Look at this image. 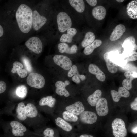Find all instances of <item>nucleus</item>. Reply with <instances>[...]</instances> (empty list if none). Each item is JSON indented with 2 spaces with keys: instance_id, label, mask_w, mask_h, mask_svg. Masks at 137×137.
<instances>
[{
  "instance_id": "6e6552de",
  "label": "nucleus",
  "mask_w": 137,
  "mask_h": 137,
  "mask_svg": "<svg viewBox=\"0 0 137 137\" xmlns=\"http://www.w3.org/2000/svg\"><path fill=\"white\" fill-rule=\"evenodd\" d=\"M96 109L98 115L100 116L107 115L109 112L108 102L105 98L101 97L96 105Z\"/></svg>"
},
{
  "instance_id": "7ed1b4c3",
  "label": "nucleus",
  "mask_w": 137,
  "mask_h": 137,
  "mask_svg": "<svg viewBox=\"0 0 137 137\" xmlns=\"http://www.w3.org/2000/svg\"><path fill=\"white\" fill-rule=\"evenodd\" d=\"M112 132L115 137H126L127 132L124 121L122 119L116 118L111 124Z\"/></svg>"
},
{
  "instance_id": "f03ea898",
  "label": "nucleus",
  "mask_w": 137,
  "mask_h": 137,
  "mask_svg": "<svg viewBox=\"0 0 137 137\" xmlns=\"http://www.w3.org/2000/svg\"><path fill=\"white\" fill-rule=\"evenodd\" d=\"M57 21L58 29L62 33L71 28L72 25L71 18L65 12H61L58 14L57 17Z\"/></svg>"
},
{
  "instance_id": "4c0bfd02",
  "label": "nucleus",
  "mask_w": 137,
  "mask_h": 137,
  "mask_svg": "<svg viewBox=\"0 0 137 137\" xmlns=\"http://www.w3.org/2000/svg\"><path fill=\"white\" fill-rule=\"evenodd\" d=\"M82 76V75L79 74L73 76L72 78V81L76 84H78L80 82V79Z\"/></svg>"
},
{
  "instance_id": "72a5a7b5",
  "label": "nucleus",
  "mask_w": 137,
  "mask_h": 137,
  "mask_svg": "<svg viewBox=\"0 0 137 137\" xmlns=\"http://www.w3.org/2000/svg\"><path fill=\"white\" fill-rule=\"evenodd\" d=\"M134 77L126 78L124 79L122 82V85L123 87L127 89L130 90L132 88V81L134 79Z\"/></svg>"
},
{
  "instance_id": "ea45409f",
  "label": "nucleus",
  "mask_w": 137,
  "mask_h": 137,
  "mask_svg": "<svg viewBox=\"0 0 137 137\" xmlns=\"http://www.w3.org/2000/svg\"><path fill=\"white\" fill-rule=\"evenodd\" d=\"M124 75L126 78L133 77L136 78L137 77L136 74L135 75L133 72L129 71L126 72L124 73Z\"/></svg>"
},
{
  "instance_id": "e433bc0d",
  "label": "nucleus",
  "mask_w": 137,
  "mask_h": 137,
  "mask_svg": "<svg viewBox=\"0 0 137 137\" xmlns=\"http://www.w3.org/2000/svg\"><path fill=\"white\" fill-rule=\"evenodd\" d=\"M43 134L45 136L49 137L53 136H54V132L52 129L48 128L44 131Z\"/></svg>"
},
{
  "instance_id": "c756f323",
  "label": "nucleus",
  "mask_w": 137,
  "mask_h": 137,
  "mask_svg": "<svg viewBox=\"0 0 137 137\" xmlns=\"http://www.w3.org/2000/svg\"><path fill=\"white\" fill-rule=\"evenodd\" d=\"M24 104L23 102L19 103L17 105L16 109L17 117L20 120L24 121L27 118L25 112Z\"/></svg>"
},
{
  "instance_id": "9d476101",
  "label": "nucleus",
  "mask_w": 137,
  "mask_h": 137,
  "mask_svg": "<svg viewBox=\"0 0 137 137\" xmlns=\"http://www.w3.org/2000/svg\"><path fill=\"white\" fill-rule=\"evenodd\" d=\"M12 128L13 135L16 137H22L24 135V132L27 131L26 128L21 123L15 121H12L10 123Z\"/></svg>"
},
{
  "instance_id": "412c9836",
  "label": "nucleus",
  "mask_w": 137,
  "mask_h": 137,
  "mask_svg": "<svg viewBox=\"0 0 137 137\" xmlns=\"http://www.w3.org/2000/svg\"><path fill=\"white\" fill-rule=\"evenodd\" d=\"M137 0L132 1L128 4L127 12L130 18L137 19Z\"/></svg>"
},
{
  "instance_id": "f257e3e1",
  "label": "nucleus",
  "mask_w": 137,
  "mask_h": 137,
  "mask_svg": "<svg viewBox=\"0 0 137 137\" xmlns=\"http://www.w3.org/2000/svg\"><path fill=\"white\" fill-rule=\"evenodd\" d=\"M33 12L31 8L27 5L22 4L17 10L16 16L19 27L22 32L27 33L32 27Z\"/></svg>"
},
{
  "instance_id": "58836bf2",
  "label": "nucleus",
  "mask_w": 137,
  "mask_h": 137,
  "mask_svg": "<svg viewBox=\"0 0 137 137\" xmlns=\"http://www.w3.org/2000/svg\"><path fill=\"white\" fill-rule=\"evenodd\" d=\"M7 88L5 83L3 81H0V94L4 92Z\"/></svg>"
},
{
  "instance_id": "f3484780",
  "label": "nucleus",
  "mask_w": 137,
  "mask_h": 137,
  "mask_svg": "<svg viewBox=\"0 0 137 137\" xmlns=\"http://www.w3.org/2000/svg\"><path fill=\"white\" fill-rule=\"evenodd\" d=\"M58 48L59 52L61 53H65L70 54L76 53L78 50L76 45H73L69 47L67 44L63 43H59L58 46Z\"/></svg>"
},
{
  "instance_id": "a211bd4d",
  "label": "nucleus",
  "mask_w": 137,
  "mask_h": 137,
  "mask_svg": "<svg viewBox=\"0 0 137 137\" xmlns=\"http://www.w3.org/2000/svg\"><path fill=\"white\" fill-rule=\"evenodd\" d=\"M23 67V65L21 63L15 61L13 63L11 72L13 73H16L20 78H24L27 76L28 73L26 70L22 69Z\"/></svg>"
},
{
  "instance_id": "2eb2a0df",
  "label": "nucleus",
  "mask_w": 137,
  "mask_h": 137,
  "mask_svg": "<svg viewBox=\"0 0 137 137\" xmlns=\"http://www.w3.org/2000/svg\"><path fill=\"white\" fill-rule=\"evenodd\" d=\"M88 70L91 73L95 75L97 78L101 82L104 81L106 76L104 73L99 67L94 64H90L88 66Z\"/></svg>"
},
{
  "instance_id": "aec40b11",
  "label": "nucleus",
  "mask_w": 137,
  "mask_h": 137,
  "mask_svg": "<svg viewBox=\"0 0 137 137\" xmlns=\"http://www.w3.org/2000/svg\"><path fill=\"white\" fill-rule=\"evenodd\" d=\"M77 31L76 29L71 28L67 30V34L62 35L60 38V41L61 43L72 42L73 37L76 34Z\"/></svg>"
},
{
  "instance_id": "4be33fe9",
  "label": "nucleus",
  "mask_w": 137,
  "mask_h": 137,
  "mask_svg": "<svg viewBox=\"0 0 137 137\" xmlns=\"http://www.w3.org/2000/svg\"><path fill=\"white\" fill-rule=\"evenodd\" d=\"M102 94L101 91L97 89L88 97L87 100L88 103L91 106H96L97 103L101 98Z\"/></svg>"
},
{
  "instance_id": "c85d7f7f",
  "label": "nucleus",
  "mask_w": 137,
  "mask_h": 137,
  "mask_svg": "<svg viewBox=\"0 0 137 137\" xmlns=\"http://www.w3.org/2000/svg\"><path fill=\"white\" fill-rule=\"evenodd\" d=\"M56 101V99L50 96L42 98L39 102V104L41 106L47 105L52 108L54 106Z\"/></svg>"
},
{
  "instance_id": "ddd939ff",
  "label": "nucleus",
  "mask_w": 137,
  "mask_h": 137,
  "mask_svg": "<svg viewBox=\"0 0 137 137\" xmlns=\"http://www.w3.org/2000/svg\"><path fill=\"white\" fill-rule=\"evenodd\" d=\"M67 111L76 115H80L85 110L83 103L79 101L67 106L65 108Z\"/></svg>"
},
{
  "instance_id": "c9c22d12",
  "label": "nucleus",
  "mask_w": 137,
  "mask_h": 137,
  "mask_svg": "<svg viewBox=\"0 0 137 137\" xmlns=\"http://www.w3.org/2000/svg\"><path fill=\"white\" fill-rule=\"evenodd\" d=\"M23 61L27 70L29 72L32 71V68L29 60L26 57H23Z\"/></svg>"
},
{
  "instance_id": "7c9ffc66",
  "label": "nucleus",
  "mask_w": 137,
  "mask_h": 137,
  "mask_svg": "<svg viewBox=\"0 0 137 137\" xmlns=\"http://www.w3.org/2000/svg\"><path fill=\"white\" fill-rule=\"evenodd\" d=\"M122 54L127 62L134 61L137 59V52L136 51H124Z\"/></svg>"
},
{
  "instance_id": "6ab92c4d",
  "label": "nucleus",
  "mask_w": 137,
  "mask_h": 137,
  "mask_svg": "<svg viewBox=\"0 0 137 137\" xmlns=\"http://www.w3.org/2000/svg\"><path fill=\"white\" fill-rule=\"evenodd\" d=\"M106 13V9L102 6H98L94 7L92 11L93 16L99 20H102L104 19Z\"/></svg>"
},
{
  "instance_id": "1a4fd4ad",
  "label": "nucleus",
  "mask_w": 137,
  "mask_h": 137,
  "mask_svg": "<svg viewBox=\"0 0 137 137\" xmlns=\"http://www.w3.org/2000/svg\"><path fill=\"white\" fill-rule=\"evenodd\" d=\"M80 121L82 123L92 124L96 122L97 117L96 114L92 111H84L79 116Z\"/></svg>"
},
{
  "instance_id": "79ce46f5",
  "label": "nucleus",
  "mask_w": 137,
  "mask_h": 137,
  "mask_svg": "<svg viewBox=\"0 0 137 137\" xmlns=\"http://www.w3.org/2000/svg\"><path fill=\"white\" fill-rule=\"evenodd\" d=\"M86 1L90 5L92 6H95L97 3L96 0H87Z\"/></svg>"
},
{
  "instance_id": "393cba45",
  "label": "nucleus",
  "mask_w": 137,
  "mask_h": 137,
  "mask_svg": "<svg viewBox=\"0 0 137 137\" xmlns=\"http://www.w3.org/2000/svg\"><path fill=\"white\" fill-rule=\"evenodd\" d=\"M26 115L28 117H36L38 114L37 109L35 105L31 103H28L25 107Z\"/></svg>"
},
{
  "instance_id": "bb28decb",
  "label": "nucleus",
  "mask_w": 137,
  "mask_h": 137,
  "mask_svg": "<svg viewBox=\"0 0 137 137\" xmlns=\"http://www.w3.org/2000/svg\"><path fill=\"white\" fill-rule=\"evenodd\" d=\"M102 43L101 40H95L91 44L85 47L83 51L84 53L86 55L91 54L95 49L100 46Z\"/></svg>"
},
{
  "instance_id": "a18cd8bd",
  "label": "nucleus",
  "mask_w": 137,
  "mask_h": 137,
  "mask_svg": "<svg viewBox=\"0 0 137 137\" xmlns=\"http://www.w3.org/2000/svg\"><path fill=\"white\" fill-rule=\"evenodd\" d=\"M116 1L119 3H120V2H123L124 1V0H116Z\"/></svg>"
},
{
  "instance_id": "0eeeda50",
  "label": "nucleus",
  "mask_w": 137,
  "mask_h": 137,
  "mask_svg": "<svg viewBox=\"0 0 137 137\" xmlns=\"http://www.w3.org/2000/svg\"><path fill=\"white\" fill-rule=\"evenodd\" d=\"M47 18L40 15L36 10L33 12L32 25L34 29L37 31L40 29L46 23Z\"/></svg>"
},
{
  "instance_id": "f704fd0d",
  "label": "nucleus",
  "mask_w": 137,
  "mask_h": 137,
  "mask_svg": "<svg viewBox=\"0 0 137 137\" xmlns=\"http://www.w3.org/2000/svg\"><path fill=\"white\" fill-rule=\"evenodd\" d=\"M79 74V73L77 66L75 65H73L69 70L68 73V76L69 77H71L74 75Z\"/></svg>"
},
{
  "instance_id": "f8f14e48",
  "label": "nucleus",
  "mask_w": 137,
  "mask_h": 137,
  "mask_svg": "<svg viewBox=\"0 0 137 137\" xmlns=\"http://www.w3.org/2000/svg\"><path fill=\"white\" fill-rule=\"evenodd\" d=\"M70 83V82L68 80H66L64 82L61 81H57L55 85L56 88L55 90L56 93L60 96L64 95L65 97L69 96V93L65 88V87L68 85Z\"/></svg>"
},
{
  "instance_id": "dca6fc26",
  "label": "nucleus",
  "mask_w": 137,
  "mask_h": 137,
  "mask_svg": "<svg viewBox=\"0 0 137 137\" xmlns=\"http://www.w3.org/2000/svg\"><path fill=\"white\" fill-rule=\"evenodd\" d=\"M126 30V28L124 25L119 24L117 25L111 33L110 37V40L112 41L118 40L121 37Z\"/></svg>"
},
{
  "instance_id": "9b49d317",
  "label": "nucleus",
  "mask_w": 137,
  "mask_h": 137,
  "mask_svg": "<svg viewBox=\"0 0 137 137\" xmlns=\"http://www.w3.org/2000/svg\"><path fill=\"white\" fill-rule=\"evenodd\" d=\"M111 93L113 100L116 102L119 101L121 97L127 98L130 95L129 91L122 87L119 88L118 91L114 90H111Z\"/></svg>"
},
{
  "instance_id": "2f4dec72",
  "label": "nucleus",
  "mask_w": 137,
  "mask_h": 137,
  "mask_svg": "<svg viewBox=\"0 0 137 137\" xmlns=\"http://www.w3.org/2000/svg\"><path fill=\"white\" fill-rule=\"evenodd\" d=\"M62 115L64 119L67 121L75 122L78 119L77 115L67 111H64Z\"/></svg>"
},
{
  "instance_id": "cd10ccee",
  "label": "nucleus",
  "mask_w": 137,
  "mask_h": 137,
  "mask_svg": "<svg viewBox=\"0 0 137 137\" xmlns=\"http://www.w3.org/2000/svg\"><path fill=\"white\" fill-rule=\"evenodd\" d=\"M95 38V36L93 33L90 31L87 32L82 42V46L85 47L91 44L94 41Z\"/></svg>"
},
{
  "instance_id": "5701e85b",
  "label": "nucleus",
  "mask_w": 137,
  "mask_h": 137,
  "mask_svg": "<svg viewBox=\"0 0 137 137\" xmlns=\"http://www.w3.org/2000/svg\"><path fill=\"white\" fill-rule=\"evenodd\" d=\"M103 58L108 71L112 73H116L118 70V65L109 59L106 52L104 55Z\"/></svg>"
},
{
  "instance_id": "a19ab883",
  "label": "nucleus",
  "mask_w": 137,
  "mask_h": 137,
  "mask_svg": "<svg viewBox=\"0 0 137 137\" xmlns=\"http://www.w3.org/2000/svg\"><path fill=\"white\" fill-rule=\"evenodd\" d=\"M130 107L134 110H137V98H135L134 101L130 104Z\"/></svg>"
},
{
  "instance_id": "37998d69",
  "label": "nucleus",
  "mask_w": 137,
  "mask_h": 137,
  "mask_svg": "<svg viewBox=\"0 0 137 137\" xmlns=\"http://www.w3.org/2000/svg\"><path fill=\"white\" fill-rule=\"evenodd\" d=\"M137 126L133 128L132 130V132L133 133L136 134L137 133Z\"/></svg>"
},
{
  "instance_id": "c03bdc74",
  "label": "nucleus",
  "mask_w": 137,
  "mask_h": 137,
  "mask_svg": "<svg viewBox=\"0 0 137 137\" xmlns=\"http://www.w3.org/2000/svg\"><path fill=\"white\" fill-rule=\"evenodd\" d=\"M79 137H94L91 135H89L86 134H83L81 135Z\"/></svg>"
},
{
  "instance_id": "39448f33",
  "label": "nucleus",
  "mask_w": 137,
  "mask_h": 137,
  "mask_svg": "<svg viewBox=\"0 0 137 137\" xmlns=\"http://www.w3.org/2000/svg\"><path fill=\"white\" fill-rule=\"evenodd\" d=\"M25 44L30 50L36 53L39 54L42 51V43L38 37H33L30 38L25 42Z\"/></svg>"
},
{
  "instance_id": "473e14b6",
  "label": "nucleus",
  "mask_w": 137,
  "mask_h": 137,
  "mask_svg": "<svg viewBox=\"0 0 137 137\" xmlns=\"http://www.w3.org/2000/svg\"><path fill=\"white\" fill-rule=\"evenodd\" d=\"M27 93L26 87L23 85L18 86L16 89V94L19 97L23 98L26 96Z\"/></svg>"
},
{
  "instance_id": "a878e982",
  "label": "nucleus",
  "mask_w": 137,
  "mask_h": 137,
  "mask_svg": "<svg viewBox=\"0 0 137 137\" xmlns=\"http://www.w3.org/2000/svg\"><path fill=\"white\" fill-rule=\"evenodd\" d=\"M55 123L58 126L66 131H70L72 129V126L69 123L60 117L56 118Z\"/></svg>"
},
{
  "instance_id": "49530a36",
  "label": "nucleus",
  "mask_w": 137,
  "mask_h": 137,
  "mask_svg": "<svg viewBox=\"0 0 137 137\" xmlns=\"http://www.w3.org/2000/svg\"><path fill=\"white\" fill-rule=\"evenodd\" d=\"M44 137H47V136H44ZM54 137V136H52V137Z\"/></svg>"
},
{
  "instance_id": "b1692460",
  "label": "nucleus",
  "mask_w": 137,
  "mask_h": 137,
  "mask_svg": "<svg viewBox=\"0 0 137 137\" xmlns=\"http://www.w3.org/2000/svg\"><path fill=\"white\" fill-rule=\"evenodd\" d=\"M71 5L78 12L81 13L84 12L85 9V4L82 0H69Z\"/></svg>"
},
{
  "instance_id": "20e7f679",
  "label": "nucleus",
  "mask_w": 137,
  "mask_h": 137,
  "mask_svg": "<svg viewBox=\"0 0 137 137\" xmlns=\"http://www.w3.org/2000/svg\"><path fill=\"white\" fill-rule=\"evenodd\" d=\"M26 81L28 85L37 89L42 88L45 83L44 77L40 74L35 72L31 73L29 75Z\"/></svg>"
},
{
  "instance_id": "423d86ee",
  "label": "nucleus",
  "mask_w": 137,
  "mask_h": 137,
  "mask_svg": "<svg viewBox=\"0 0 137 137\" xmlns=\"http://www.w3.org/2000/svg\"><path fill=\"white\" fill-rule=\"evenodd\" d=\"M53 60L55 64L65 70H69L72 66L71 60L65 56L55 55L53 57Z\"/></svg>"
},
{
  "instance_id": "4468645a",
  "label": "nucleus",
  "mask_w": 137,
  "mask_h": 137,
  "mask_svg": "<svg viewBox=\"0 0 137 137\" xmlns=\"http://www.w3.org/2000/svg\"><path fill=\"white\" fill-rule=\"evenodd\" d=\"M122 46L124 51H135L137 50V46L135 43V39L133 36H130L126 38Z\"/></svg>"
}]
</instances>
